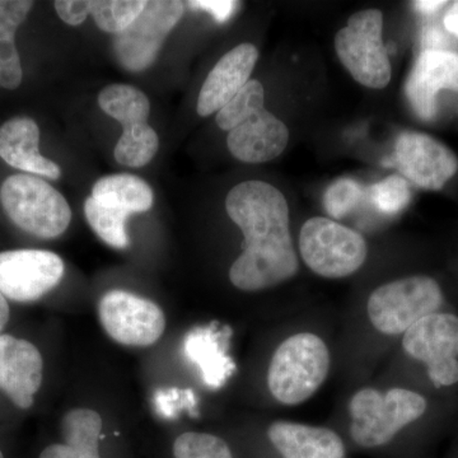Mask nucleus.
<instances>
[{
	"instance_id": "f8f14e48",
	"label": "nucleus",
	"mask_w": 458,
	"mask_h": 458,
	"mask_svg": "<svg viewBox=\"0 0 458 458\" xmlns=\"http://www.w3.org/2000/svg\"><path fill=\"white\" fill-rule=\"evenodd\" d=\"M390 165H394L405 180L432 191L441 190L458 170L454 153L421 132L400 135Z\"/></svg>"
},
{
	"instance_id": "39448f33",
	"label": "nucleus",
	"mask_w": 458,
	"mask_h": 458,
	"mask_svg": "<svg viewBox=\"0 0 458 458\" xmlns=\"http://www.w3.org/2000/svg\"><path fill=\"white\" fill-rule=\"evenodd\" d=\"M442 303V289L436 280L424 276H410L373 291L367 302V313L378 333L396 336L438 311Z\"/></svg>"
},
{
	"instance_id": "ddd939ff",
	"label": "nucleus",
	"mask_w": 458,
	"mask_h": 458,
	"mask_svg": "<svg viewBox=\"0 0 458 458\" xmlns=\"http://www.w3.org/2000/svg\"><path fill=\"white\" fill-rule=\"evenodd\" d=\"M42 376L40 351L25 339L0 334V390L17 408H32Z\"/></svg>"
},
{
	"instance_id": "f03ea898",
	"label": "nucleus",
	"mask_w": 458,
	"mask_h": 458,
	"mask_svg": "<svg viewBox=\"0 0 458 458\" xmlns=\"http://www.w3.org/2000/svg\"><path fill=\"white\" fill-rule=\"evenodd\" d=\"M330 352L321 337L300 333L284 340L271 358L267 386L274 399L286 406L300 405L327 381Z\"/></svg>"
},
{
	"instance_id": "1a4fd4ad",
	"label": "nucleus",
	"mask_w": 458,
	"mask_h": 458,
	"mask_svg": "<svg viewBox=\"0 0 458 458\" xmlns=\"http://www.w3.org/2000/svg\"><path fill=\"white\" fill-rule=\"evenodd\" d=\"M403 348L412 360L426 364L436 387L458 382V318L451 313H432L403 334Z\"/></svg>"
},
{
	"instance_id": "0eeeda50",
	"label": "nucleus",
	"mask_w": 458,
	"mask_h": 458,
	"mask_svg": "<svg viewBox=\"0 0 458 458\" xmlns=\"http://www.w3.org/2000/svg\"><path fill=\"white\" fill-rule=\"evenodd\" d=\"M384 14L367 9L352 14L335 36V50L343 65L357 82L381 89L391 81V64L382 41Z\"/></svg>"
},
{
	"instance_id": "9d476101",
	"label": "nucleus",
	"mask_w": 458,
	"mask_h": 458,
	"mask_svg": "<svg viewBox=\"0 0 458 458\" xmlns=\"http://www.w3.org/2000/svg\"><path fill=\"white\" fill-rule=\"evenodd\" d=\"M98 318L114 342L134 348L153 345L165 330V312L158 304L120 289L102 295Z\"/></svg>"
},
{
	"instance_id": "423d86ee",
	"label": "nucleus",
	"mask_w": 458,
	"mask_h": 458,
	"mask_svg": "<svg viewBox=\"0 0 458 458\" xmlns=\"http://www.w3.org/2000/svg\"><path fill=\"white\" fill-rule=\"evenodd\" d=\"M300 251L304 264L313 273L324 278L340 279L363 267L369 246L357 231L333 219L315 216L301 229Z\"/></svg>"
},
{
	"instance_id": "c85d7f7f",
	"label": "nucleus",
	"mask_w": 458,
	"mask_h": 458,
	"mask_svg": "<svg viewBox=\"0 0 458 458\" xmlns=\"http://www.w3.org/2000/svg\"><path fill=\"white\" fill-rule=\"evenodd\" d=\"M369 197L378 212L394 216L408 207L411 190L403 177L391 174L369 188Z\"/></svg>"
},
{
	"instance_id": "b1692460",
	"label": "nucleus",
	"mask_w": 458,
	"mask_h": 458,
	"mask_svg": "<svg viewBox=\"0 0 458 458\" xmlns=\"http://www.w3.org/2000/svg\"><path fill=\"white\" fill-rule=\"evenodd\" d=\"M159 138L155 129L147 123L123 129L122 137L114 147V159L126 167H143L158 152Z\"/></svg>"
},
{
	"instance_id": "5701e85b",
	"label": "nucleus",
	"mask_w": 458,
	"mask_h": 458,
	"mask_svg": "<svg viewBox=\"0 0 458 458\" xmlns=\"http://www.w3.org/2000/svg\"><path fill=\"white\" fill-rule=\"evenodd\" d=\"M99 107L123 128L147 123L150 113L149 99L137 87L111 84L98 96Z\"/></svg>"
},
{
	"instance_id": "6e6552de",
	"label": "nucleus",
	"mask_w": 458,
	"mask_h": 458,
	"mask_svg": "<svg viewBox=\"0 0 458 458\" xmlns=\"http://www.w3.org/2000/svg\"><path fill=\"white\" fill-rule=\"evenodd\" d=\"M185 3L152 0L128 29L114 35L113 49L117 63L129 72L146 71L155 63L168 33L182 18Z\"/></svg>"
},
{
	"instance_id": "f704fd0d",
	"label": "nucleus",
	"mask_w": 458,
	"mask_h": 458,
	"mask_svg": "<svg viewBox=\"0 0 458 458\" xmlns=\"http://www.w3.org/2000/svg\"><path fill=\"white\" fill-rule=\"evenodd\" d=\"M445 4H447V2H439V0H420V2L414 3L415 8L423 14L436 13Z\"/></svg>"
},
{
	"instance_id": "2f4dec72",
	"label": "nucleus",
	"mask_w": 458,
	"mask_h": 458,
	"mask_svg": "<svg viewBox=\"0 0 458 458\" xmlns=\"http://www.w3.org/2000/svg\"><path fill=\"white\" fill-rule=\"evenodd\" d=\"M57 16L71 26L82 25L90 14L92 2L89 0H57L54 3Z\"/></svg>"
},
{
	"instance_id": "7c9ffc66",
	"label": "nucleus",
	"mask_w": 458,
	"mask_h": 458,
	"mask_svg": "<svg viewBox=\"0 0 458 458\" xmlns=\"http://www.w3.org/2000/svg\"><path fill=\"white\" fill-rule=\"evenodd\" d=\"M155 405L161 417L174 419L177 417L180 409H190V412L197 408L195 394L191 390L168 388L156 394Z\"/></svg>"
},
{
	"instance_id": "6ab92c4d",
	"label": "nucleus",
	"mask_w": 458,
	"mask_h": 458,
	"mask_svg": "<svg viewBox=\"0 0 458 458\" xmlns=\"http://www.w3.org/2000/svg\"><path fill=\"white\" fill-rule=\"evenodd\" d=\"M63 439L45 448L38 458H101L99 437L102 418L92 409L77 408L66 412L62 420Z\"/></svg>"
},
{
	"instance_id": "4468645a",
	"label": "nucleus",
	"mask_w": 458,
	"mask_h": 458,
	"mask_svg": "<svg viewBox=\"0 0 458 458\" xmlns=\"http://www.w3.org/2000/svg\"><path fill=\"white\" fill-rule=\"evenodd\" d=\"M442 89L458 92V54L443 49L424 50L406 82V95L418 116L432 120Z\"/></svg>"
},
{
	"instance_id": "20e7f679",
	"label": "nucleus",
	"mask_w": 458,
	"mask_h": 458,
	"mask_svg": "<svg viewBox=\"0 0 458 458\" xmlns=\"http://www.w3.org/2000/svg\"><path fill=\"white\" fill-rule=\"evenodd\" d=\"M0 203L12 222L33 236H62L72 221L66 199L47 181L32 174L9 176L0 188Z\"/></svg>"
},
{
	"instance_id": "f257e3e1",
	"label": "nucleus",
	"mask_w": 458,
	"mask_h": 458,
	"mask_svg": "<svg viewBox=\"0 0 458 458\" xmlns=\"http://www.w3.org/2000/svg\"><path fill=\"white\" fill-rule=\"evenodd\" d=\"M225 209L245 237L242 254L229 270L232 284L258 292L297 276L288 203L278 189L259 180L238 183L228 192Z\"/></svg>"
},
{
	"instance_id": "a211bd4d",
	"label": "nucleus",
	"mask_w": 458,
	"mask_h": 458,
	"mask_svg": "<svg viewBox=\"0 0 458 458\" xmlns=\"http://www.w3.org/2000/svg\"><path fill=\"white\" fill-rule=\"evenodd\" d=\"M267 437L283 458H344L345 445L339 434L324 427L293 421H274Z\"/></svg>"
},
{
	"instance_id": "bb28decb",
	"label": "nucleus",
	"mask_w": 458,
	"mask_h": 458,
	"mask_svg": "<svg viewBox=\"0 0 458 458\" xmlns=\"http://www.w3.org/2000/svg\"><path fill=\"white\" fill-rule=\"evenodd\" d=\"M265 107V90L256 80H250L240 92L216 114V123L222 131H231L245 117Z\"/></svg>"
},
{
	"instance_id": "e433bc0d",
	"label": "nucleus",
	"mask_w": 458,
	"mask_h": 458,
	"mask_svg": "<svg viewBox=\"0 0 458 458\" xmlns=\"http://www.w3.org/2000/svg\"><path fill=\"white\" fill-rule=\"evenodd\" d=\"M0 458H4V456H3L2 451H0Z\"/></svg>"
},
{
	"instance_id": "2eb2a0df",
	"label": "nucleus",
	"mask_w": 458,
	"mask_h": 458,
	"mask_svg": "<svg viewBox=\"0 0 458 458\" xmlns=\"http://www.w3.org/2000/svg\"><path fill=\"white\" fill-rule=\"evenodd\" d=\"M288 140L285 123L264 107L228 131L227 146L238 161L265 164L282 155Z\"/></svg>"
},
{
	"instance_id": "473e14b6",
	"label": "nucleus",
	"mask_w": 458,
	"mask_h": 458,
	"mask_svg": "<svg viewBox=\"0 0 458 458\" xmlns=\"http://www.w3.org/2000/svg\"><path fill=\"white\" fill-rule=\"evenodd\" d=\"M188 4L191 8L208 12L219 23H223L233 16L240 3L232 2V0H194V2H189Z\"/></svg>"
},
{
	"instance_id": "7ed1b4c3",
	"label": "nucleus",
	"mask_w": 458,
	"mask_h": 458,
	"mask_svg": "<svg viewBox=\"0 0 458 458\" xmlns=\"http://www.w3.org/2000/svg\"><path fill=\"white\" fill-rule=\"evenodd\" d=\"M427 406L421 394L405 388H391L386 393L361 388L352 394L348 405L352 439L361 448L382 447L423 417Z\"/></svg>"
},
{
	"instance_id": "72a5a7b5",
	"label": "nucleus",
	"mask_w": 458,
	"mask_h": 458,
	"mask_svg": "<svg viewBox=\"0 0 458 458\" xmlns=\"http://www.w3.org/2000/svg\"><path fill=\"white\" fill-rule=\"evenodd\" d=\"M445 27L451 35L458 38V2H454L445 13Z\"/></svg>"
},
{
	"instance_id": "cd10ccee",
	"label": "nucleus",
	"mask_w": 458,
	"mask_h": 458,
	"mask_svg": "<svg viewBox=\"0 0 458 458\" xmlns=\"http://www.w3.org/2000/svg\"><path fill=\"white\" fill-rule=\"evenodd\" d=\"M174 458H233L227 442L209 433L188 432L174 443Z\"/></svg>"
},
{
	"instance_id": "dca6fc26",
	"label": "nucleus",
	"mask_w": 458,
	"mask_h": 458,
	"mask_svg": "<svg viewBox=\"0 0 458 458\" xmlns=\"http://www.w3.org/2000/svg\"><path fill=\"white\" fill-rule=\"evenodd\" d=\"M258 59L252 44L238 45L222 56L199 93L198 114L205 117L221 111L249 82Z\"/></svg>"
},
{
	"instance_id": "aec40b11",
	"label": "nucleus",
	"mask_w": 458,
	"mask_h": 458,
	"mask_svg": "<svg viewBox=\"0 0 458 458\" xmlns=\"http://www.w3.org/2000/svg\"><path fill=\"white\" fill-rule=\"evenodd\" d=\"M223 334L216 327H195L183 339L186 358L197 364L205 384L219 388L234 369L233 361L225 354Z\"/></svg>"
},
{
	"instance_id": "c756f323",
	"label": "nucleus",
	"mask_w": 458,
	"mask_h": 458,
	"mask_svg": "<svg viewBox=\"0 0 458 458\" xmlns=\"http://www.w3.org/2000/svg\"><path fill=\"white\" fill-rule=\"evenodd\" d=\"M364 194L366 191L358 181L352 179L334 181L325 192L324 204L327 212L333 218H343L360 205Z\"/></svg>"
},
{
	"instance_id": "a878e982",
	"label": "nucleus",
	"mask_w": 458,
	"mask_h": 458,
	"mask_svg": "<svg viewBox=\"0 0 458 458\" xmlns=\"http://www.w3.org/2000/svg\"><path fill=\"white\" fill-rule=\"evenodd\" d=\"M146 4L141 0H98L92 2L90 14L98 29L117 35L137 20Z\"/></svg>"
},
{
	"instance_id": "412c9836",
	"label": "nucleus",
	"mask_w": 458,
	"mask_h": 458,
	"mask_svg": "<svg viewBox=\"0 0 458 458\" xmlns=\"http://www.w3.org/2000/svg\"><path fill=\"white\" fill-rule=\"evenodd\" d=\"M33 5L29 0H0V89H16L22 83V65L14 38Z\"/></svg>"
},
{
	"instance_id": "393cba45",
	"label": "nucleus",
	"mask_w": 458,
	"mask_h": 458,
	"mask_svg": "<svg viewBox=\"0 0 458 458\" xmlns=\"http://www.w3.org/2000/svg\"><path fill=\"white\" fill-rule=\"evenodd\" d=\"M87 222L104 242L114 249H126L131 243L125 223L129 214L114 208L99 204L92 197L84 203Z\"/></svg>"
},
{
	"instance_id": "f3484780",
	"label": "nucleus",
	"mask_w": 458,
	"mask_h": 458,
	"mask_svg": "<svg viewBox=\"0 0 458 458\" xmlns=\"http://www.w3.org/2000/svg\"><path fill=\"white\" fill-rule=\"evenodd\" d=\"M40 129L30 117H14L0 126V158L17 170L56 180L59 165L38 152Z\"/></svg>"
},
{
	"instance_id": "9b49d317",
	"label": "nucleus",
	"mask_w": 458,
	"mask_h": 458,
	"mask_svg": "<svg viewBox=\"0 0 458 458\" xmlns=\"http://www.w3.org/2000/svg\"><path fill=\"white\" fill-rule=\"evenodd\" d=\"M64 269L63 259L47 250L0 252V293L14 302H33L59 284Z\"/></svg>"
},
{
	"instance_id": "4be33fe9",
	"label": "nucleus",
	"mask_w": 458,
	"mask_h": 458,
	"mask_svg": "<svg viewBox=\"0 0 458 458\" xmlns=\"http://www.w3.org/2000/svg\"><path fill=\"white\" fill-rule=\"evenodd\" d=\"M92 198L129 216L148 212L155 203L153 190L146 181L129 174L102 177L93 185Z\"/></svg>"
},
{
	"instance_id": "c9c22d12",
	"label": "nucleus",
	"mask_w": 458,
	"mask_h": 458,
	"mask_svg": "<svg viewBox=\"0 0 458 458\" xmlns=\"http://www.w3.org/2000/svg\"><path fill=\"white\" fill-rule=\"evenodd\" d=\"M9 316H11V313H9V304L7 302V298L0 293V331L7 327Z\"/></svg>"
}]
</instances>
